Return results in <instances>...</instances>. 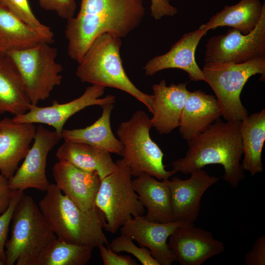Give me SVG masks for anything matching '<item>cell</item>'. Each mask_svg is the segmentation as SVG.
<instances>
[{
	"mask_svg": "<svg viewBox=\"0 0 265 265\" xmlns=\"http://www.w3.org/2000/svg\"><path fill=\"white\" fill-rule=\"evenodd\" d=\"M52 171L56 186L79 208L87 211L95 207L101 182L96 172L82 170L62 160L54 164Z\"/></svg>",
	"mask_w": 265,
	"mask_h": 265,
	"instance_id": "obj_17",
	"label": "cell"
},
{
	"mask_svg": "<svg viewBox=\"0 0 265 265\" xmlns=\"http://www.w3.org/2000/svg\"><path fill=\"white\" fill-rule=\"evenodd\" d=\"M134 190L147 210L145 217L151 221L168 223L174 221L169 188L163 180L143 174L132 180Z\"/></svg>",
	"mask_w": 265,
	"mask_h": 265,
	"instance_id": "obj_21",
	"label": "cell"
},
{
	"mask_svg": "<svg viewBox=\"0 0 265 265\" xmlns=\"http://www.w3.org/2000/svg\"><path fill=\"white\" fill-rule=\"evenodd\" d=\"M32 105L24 83L9 59L0 53V115L26 112Z\"/></svg>",
	"mask_w": 265,
	"mask_h": 265,
	"instance_id": "obj_26",
	"label": "cell"
},
{
	"mask_svg": "<svg viewBox=\"0 0 265 265\" xmlns=\"http://www.w3.org/2000/svg\"><path fill=\"white\" fill-rule=\"evenodd\" d=\"M152 127L150 118L142 110L120 123L117 134L123 146L122 160L132 176L147 174L160 181L168 179L176 173L165 169L163 154L150 135Z\"/></svg>",
	"mask_w": 265,
	"mask_h": 265,
	"instance_id": "obj_6",
	"label": "cell"
},
{
	"mask_svg": "<svg viewBox=\"0 0 265 265\" xmlns=\"http://www.w3.org/2000/svg\"><path fill=\"white\" fill-rule=\"evenodd\" d=\"M54 37L41 33L7 9L0 6V45L3 54L12 50L26 49L47 42Z\"/></svg>",
	"mask_w": 265,
	"mask_h": 265,
	"instance_id": "obj_25",
	"label": "cell"
},
{
	"mask_svg": "<svg viewBox=\"0 0 265 265\" xmlns=\"http://www.w3.org/2000/svg\"><path fill=\"white\" fill-rule=\"evenodd\" d=\"M11 237L5 244L6 265H36L56 238L33 199L23 192L12 217Z\"/></svg>",
	"mask_w": 265,
	"mask_h": 265,
	"instance_id": "obj_5",
	"label": "cell"
},
{
	"mask_svg": "<svg viewBox=\"0 0 265 265\" xmlns=\"http://www.w3.org/2000/svg\"><path fill=\"white\" fill-rule=\"evenodd\" d=\"M207 31L198 28L184 34L168 52L155 56L146 63L143 68L145 75L152 76L163 70L178 69L185 71L191 81H205L195 53L200 40Z\"/></svg>",
	"mask_w": 265,
	"mask_h": 265,
	"instance_id": "obj_16",
	"label": "cell"
},
{
	"mask_svg": "<svg viewBox=\"0 0 265 265\" xmlns=\"http://www.w3.org/2000/svg\"><path fill=\"white\" fill-rule=\"evenodd\" d=\"M151 14L155 20L163 17H172L178 13L177 9L170 4V0H150Z\"/></svg>",
	"mask_w": 265,
	"mask_h": 265,
	"instance_id": "obj_35",
	"label": "cell"
},
{
	"mask_svg": "<svg viewBox=\"0 0 265 265\" xmlns=\"http://www.w3.org/2000/svg\"><path fill=\"white\" fill-rule=\"evenodd\" d=\"M36 130L34 124L16 122L8 117L0 120V172L8 180L30 149Z\"/></svg>",
	"mask_w": 265,
	"mask_h": 265,
	"instance_id": "obj_18",
	"label": "cell"
},
{
	"mask_svg": "<svg viewBox=\"0 0 265 265\" xmlns=\"http://www.w3.org/2000/svg\"><path fill=\"white\" fill-rule=\"evenodd\" d=\"M61 138L54 130L50 131L41 124L38 125L33 143L22 165L8 180L9 187L21 191L28 188L46 191L51 185L46 172L47 157Z\"/></svg>",
	"mask_w": 265,
	"mask_h": 265,
	"instance_id": "obj_11",
	"label": "cell"
},
{
	"mask_svg": "<svg viewBox=\"0 0 265 265\" xmlns=\"http://www.w3.org/2000/svg\"><path fill=\"white\" fill-rule=\"evenodd\" d=\"M6 265L5 263L0 259V265Z\"/></svg>",
	"mask_w": 265,
	"mask_h": 265,
	"instance_id": "obj_37",
	"label": "cell"
},
{
	"mask_svg": "<svg viewBox=\"0 0 265 265\" xmlns=\"http://www.w3.org/2000/svg\"><path fill=\"white\" fill-rule=\"evenodd\" d=\"M40 6L55 12L60 18L68 20L74 16L76 10L75 0H37Z\"/></svg>",
	"mask_w": 265,
	"mask_h": 265,
	"instance_id": "obj_32",
	"label": "cell"
},
{
	"mask_svg": "<svg viewBox=\"0 0 265 265\" xmlns=\"http://www.w3.org/2000/svg\"><path fill=\"white\" fill-rule=\"evenodd\" d=\"M190 174L186 180L173 177L170 180H163L170 191L174 221L193 224L199 214L203 195L219 179L202 169Z\"/></svg>",
	"mask_w": 265,
	"mask_h": 265,
	"instance_id": "obj_13",
	"label": "cell"
},
{
	"mask_svg": "<svg viewBox=\"0 0 265 265\" xmlns=\"http://www.w3.org/2000/svg\"><path fill=\"white\" fill-rule=\"evenodd\" d=\"M145 14L142 0H81L77 15L67 20L69 56L79 63L101 34L126 37L140 25Z\"/></svg>",
	"mask_w": 265,
	"mask_h": 265,
	"instance_id": "obj_1",
	"label": "cell"
},
{
	"mask_svg": "<svg viewBox=\"0 0 265 265\" xmlns=\"http://www.w3.org/2000/svg\"><path fill=\"white\" fill-rule=\"evenodd\" d=\"M3 53V50H2V49L0 45V53Z\"/></svg>",
	"mask_w": 265,
	"mask_h": 265,
	"instance_id": "obj_38",
	"label": "cell"
},
{
	"mask_svg": "<svg viewBox=\"0 0 265 265\" xmlns=\"http://www.w3.org/2000/svg\"><path fill=\"white\" fill-rule=\"evenodd\" d=\"M24 191L14 190V192L6 210L0 215V259L5 263V249L7 240L10 223L15 206ZM6 264V263H5Z\"/></svg>",
	"mask_w": 265,
	"mask_h": 265,
	"instance_id": "obj_31",
	"label": "cell"
},
{
	"mask_svg": "<svg viewBox=\"0 0 265 265\" xmlns=\"http://www.w3.org/2000/svg\"><path fill=\"white\" fill-rule=\"evenodd\" d=\"M38 206L56 238L92 249L107 244L103 212L96 206L84 211L51 184Z\"/></svg>",
	"mask_w": 265,
	"mask_h": 265,
	"instance_id": "obj_3",
	"label": "cell"
},
{
	"mask_svg": "<svg viewBox=\"0 0 265 265\" xmlns=\"http://www.w3.org/2000/svg\"><path fill=\"white\" fill-rule=\"evenodd\" d=\"M205 81L214 92L225 121H241L248 115L240 100L241 91L252 76L260 74L265 80V57L248 62L205 63L202 69Z\"/></svg>",
	"mask_w": 265,
	"mask_h": 265,
	"instance_id": "obj_7",
	"label": "cell"
},
{
	"mask_svg": "<svg viewBox=\"0 0 265 265\" xmlns=\"http://www.w3.org/2000/svg\"><path fill=\"white\" fill-rule=\"evenodd\" d=\"M108 247L117 253L125 252L132 255L143 265H159L148 249L142 246L138 247L132 238L126 235L121 234L114 238Z\"/></svg>",
	"mask_w": 265,
	"mask_h": 265,
	"instance_id": "obj_30",
	"label": "cell"
},
{
	"mask_svg": "<svg viewBox=\"0 0 265 265\" xmlns=\"http://www.w3.org/2000/svg\"><path fill=\"white\" fill-rule=\"evenodd\" d=\"M243 159L241 165L251 176L263 171L262 152L265 141V109L248 115L240 121Z\"/></svg>",
	"mask_w": 265,
	"mask_h": 265,
	"instance_id": "obj_23",
	"label": "cell"
},
{
	"mask_svg": "<svg viewBox=\"0 0 265 265\" xmlns=\"http://www.w3.org/2000/svg\"><path fill=\"white\" fill-rule=\"evenodd\" d=\"M240 121H223L220 118L216 120L205 131L187 141L186 154L172 163V170L187 174L207 165L220 164L224 169L222 178L236 188L245 178L240 163Z\"/></svg>",
	"mask_w": 265,
	"mask_h": 265,
	"instance_id": "obj_2",
	"label": "cell"
},
{
	"mask_svg": "<svg viewBox=\"0 0 265 265\" xmlns=\"http://www.w3.org/2000/svg\"><path fill=\"white\" fill-rule=\"evenodd\" d=\"M50 44L43 42L3 53L19 73L32 105L48 99L62 82L63 67L56 61L57 49Z\"/></svg>",
	"mask_w": 265,
	"mask_h": 265,
	"instance_id": "obj_8",
	"label": "cell"
},
{
	"mask_svg": "<svg viewBox=\"0 0 265 265\" xmlns=\"http://www.w3.org/2000/svg\"><path fill=\"white\" fill-rule=\"evenodd\" d=\"M246 265H265V236L258 238L254 243L252 249L245 256Z\"/></svg>",
	"mask_w": 265,
	"mask_h": 265,
	"instance_id": "obj_34",
	"label": "cell"
},
{
	"mask_svg": "<svg viewBox=\"0 0 265 265\" xmlns=\"http://www.w3.org/2000/svg\"><path fill=\"white\" fill-rule=\"evenodd\" d=\"M121 38L109 33L98 36L78 63L76 74L81 82L123 91L144 104L152 113L153 95L137 88L127 75L120 56Z\"/></svg>",
	"mask_w": 265,
	"mask_h": 265,
	"instance_id": "obj_4",
	"label": "cell"
},
{
	"mask_svg": "<svg viewBox=\"0 0 265 265\" xmlns=\"http://www.w3.org/2000/svg\"><path fill=\"white\" fill-rule=\"evenodd\" d=\"M193 224L180 221L158 223L143 215L135 216L120 228L121 234L130 237L140 246L147 248L159 265H171L176 258L169 249L167 240L179 227Z\"/></svg>",
	"mask_w": 265,
	"mask_h": 265,
	"instance_id": "obj_15",
	"label": "cell"
},
{
	"mask_svg": "<svg viewBox=\"0 0 265 265\" xmlns=\"http://www.w3.org/2000/svg\"><path fill=\"white\" fill-rule=\"evenodd\" d=\"M115 163L114 170L101 180L95 201L105 218L104 229L112 234L127 220L143 215L145 212L134 190L130 169L122 159Z\"/></svg>",
	"mask_w": 265,
	"mask_h": 265,
	"instance_id": "obj_9",
	"label": "cell"
},
{
	"mask_svg": "<svg viewBox=\"0 0 265 265\" xmlns=\"http://www.w3.org/2000/svg\"><path fill=\"white\" fill-rule=\"evenodd\" d=\"M263 10L260 0H240L233 5H225L199 28L207 31L229 26L242 34L251 32L258 24Z\"/></svg>",
	"mask_w": 265,
	"mask_h": 265,
	"instance_id": "obj_27",
	"label": "cell"
},
{
	"mask_svg": "<svg viewBox=\"0 0 265 265\" xmlns=\"http://www.w3.org/2000/svg\"><path fill=\"white\" fill-rule=\"evenodd\" d=\"M56 157L82 170L95 172L101 180L111 173L115 167L110 153L77 142L64 141L57 150Z\"/></svg>",
	"mask_w": 265,
	"mask_h": 265,
	"instance_id": "obj_24",
	"label": "cell"
},
{
	"mask_svg": "<svg viewBox=\"0 0 265 265\" xmlns=\"http://www.w3.org/2000/svg\"><path fill=\"white\" fill-rule=\"evenodd\" d=\"M101 116L92 125L81 129H63L61 137L65 141L85 143L108 152L121 155L123 146L114 135L110 125L113 104L102 106Z\"/></svg>",
	"mask_w": 265,
	"mask_h": 265,
	"instance_id": "obj_22",
	"label": "cell"
},
{
	"mask_svg": "<svg viewBox=\"0 0 265 265\" xmlns=\"http://www.w3.org/2000/svg\"><path fill=\"white\" fill-rule=\"evenodd\" d=\"M187 83L166 84L165 80L152 86V127L160 134H168L178 128L182 111L189 94Z\"/></svg>",
	"mask_w": 265,
	"mask_h": 265,
	"instance_id": "obj_19",
	"label": "cell"
},
{
	"mask_svg": "<svg viewBox=\"0 0 265 265\" xmlns=\"http://www.w3.org/2000/svg\"><path fill=\"white\" fill-rule=\"evenodd\" d=\"M105 88L101 85L92 84L86 88L80 96L66 103L59 104L53 101L51 106H47L31 105L26 112L14 116L12 119L18 123L48 125L53 127L61 136L65 123L76 113L89 106H102L115 102L116 98L112 95L101 98L104 93Z\"/></svg>",
	"mask_w": 265,
	"mask_h": 265,
	"instance_id": "obj_12",
	"label": "cell"
},
{
	"mask_svg": "<svg viewBox=\"0 0 265 265\" xmlns=\"http://www.w3.org/2000/svg\"><path fill=\"white\" fill-rule=\"evenodd\" d=\"M0 6L41 33L54 37L51 29L41 23L34 15L28 0H0Z\"/></svg>",
	"mask_w": 265,
	"mask_h": 265,
	"instance_id": "obj_29",
	"label": "cell"
},
{
	"mask_svg": "<svg viewBox=\"0 0 265 265\" xmlns=\"http://www.w3.org/2000/svg\"><path fill=\"white\" fill-rule=\"evenodd\" d=\"M93 249L56 238L38 259L36 265H85Z\"/></svg>",
	"mask_w": 265,
	"mask_h": 265,
	"instance_id": "obj_28",
	"label": "cell"
},
{
	"mask_svg": "<svg viewBox=\"0 0 265 265\" xmlns=\"http://www.w3.org/2000/svg\"><path fill=\"white\" fill-rule=\"evenodd\" d=\"M168 239V247L181 265H201L225 250L224 243L211 232L194 224L179 227Z\"/></svg>",
	"mask_w": 265,
	"mask_h": 265,
	"instance_id": "obj_14",
	"label": "cell"
},
{
	"mask_svg": "<svg viewBox=\"0 0 265 265\" xmlns=\"http://www.w3.org/2000/svg\"><path fill=\"white\" fill-rule=\"evenodd\" d=\"M14 192L9 187L8 180L0 173V214L8 207Z\"/></svg>",
	"mask_w": 265,
	"mask_h": 265,
	"instance_id": "obj_36",
	"label": "cell"
},
{
	"mask_svg": "<svg viewBox=\"0 0 265 265\" xmlns=\"http://www.w3.org/2000/svg\"><path fill=\"white\" fill-rule=\"evenodd\" d=\"M206 47L205 63H240L265 57V2L260 20L251 32L243 34L231 28L225 34L211 37Z\"/></svg>",
	"mask_w": 265,
	"mask_h": 265,
	"instance_id": "obj_10",
	"label": "cell"
},
{
	"mask_svg": "<svg viewBox=\"0 0 265 265\" xmlns=\"http://www.w3.org/2000/svg\"><path fill=\"white\" fill-rule=\"evenodd\" d=\"M100 254L104 265H138L136 261L129 256L119 255L108 246H100Z\"/></svg>",
	"mask_w": 265,
	"mask_h": 265,
	"instance_id": "obj_33",
	"label": "cell"
},
{
	"mask_svg": "<svg viewBox=\"0 0 265 265\" xmlns=\"http://www.w3.org/2000/svg\"><path fill=\"white\" fill-rule=\"evenodd\" d=\"M222 116L216 97L201 90L189 92L180 119L179 130L186 141L197 136Z\"/></svg>",
	"mask_w": 265,
	"mask_h": 265,
	"instance_id": "obj_20",
	"label": "cell"
}]
</instances>
